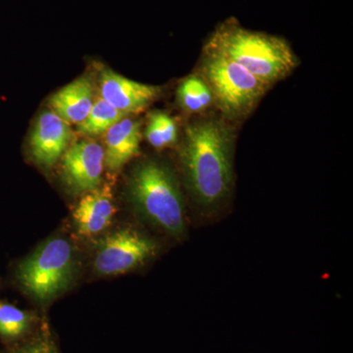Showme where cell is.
I'll return each instance as SVG.
<instances>
[{"instance_id":"obj_1","label":"cell","mask_w":353,"mask_h":353,"mask_svg":"<svg viewBox=\"0 0 353 353\" xmlns=\"http://www.w3.org/2000/svg\"><path fill=\"white\" fill-rule=\"evenodd\" d=\"M182 162L194 201L215 208L226 199L233 183V138L219 121L194 123L185 131Z\"/></svg>"},{"instance_id":"obj_2","label":"cell","mask_w":353,"mask_h":353,"mask_svg":"<svg viewBox=\"0 0 353 353\" xmlns=\"http://www.w3.org/2000/svg\"><path fill=\"white\" fill-rule=\"evenodd\" d=\"M206 48L234 60L267 85L285 78L296 65L285 39L248 31L234 19L217 28Z\"/></svg>"},{"instance_id":"obj_3","label":"cell","mask_w":353,"mask_h":353,"mask_svg":"<svg viewBox=\"0 0 353 353\" xmlns=\"http://www.w3.org/2000/svg\"><path fill=\"white\" fill-rule=\"evenodd\" d=\"M129 190L132 203L148 222L171 236H183L187 220L182 192L166 166L155 161L139 164Z\"/></svg>"},{"instance_id":"obj_4","label":"cell","mask_w":353,"mask_h":353,"mask_svg":"<svg viewBox=\"0 0 353 353\" xmlns=\"http://www.w3.org/2000/svg\"><path fill=\"white\" fill-rule=\"evenodd\" d=\"M76 267L72 243L67 239L53 238L18 265L16 279L26 294L46 303L71 285Z\"/></svg>"},{"instance_id":"obj_5","label":"cell","mask_w":353,"mask_h":353,"mask_svg":"<svg viewBox=\"0 0 353 353\" xmlns=\"http://www.w3.org/2000/svg\"><path fill=\"white\" fill-rule=\"evenodd\" d=\"M206 52L202 69L218 105L233 117L245 115L269 85L225 55L208 48Z\"/></svg>"},{"instance_id":"obj_6","label":"cell","mask_w":353,"mask_h":353,"mask_svg":"<svg viewBox=\"0 0 353 353\" xmlns=\"http://www.w3.org/2000/svg\"><path fill=\"white\" fill-rule=\"evenodd\" d=\"M154 241L132 229H123L102 239L94 260L101 275H119L134 270L154 256Z\"/></svg>"},{"instance_id":"obj_7","label":"cell","mask_w":353,"mask_h":353,"mask_svg":"<svg viewBox=\"0 0 353 353\" xmlns=\"http://www.w3.org/2000/svg\"><path fill=\"white\" fill-rule=\"evenodd\" d=\"M103 148L95 141H83L67 148L62 157L65 182L76 192H88L101 185L103 172Z\"/></svg>"},{"instance_id":"obj_8","label":"cell","mask_w":353,"mask_h":353,"mask_svg":"<svg viewBox=\"0 0 353 353\" xmlns=\"http://www.w3.org/2000/svg\"><path fill=\"white\" fill-rule=\"evenodd\" d=\"M71 138L72 131L68 123L57 113L48 111L41 114L30 138V148L34 161L46 168L53 166L63 157Z\"/></svg>"},{"instance_id":"obj_9","label":"cell","mask_w":353,"mask_h":353,"mask_svg":"<svg viewBox=\"0 0 353 353\" xmlns=\"http://www.w3.org/2000/svg\"><path fill=\"white\" fill-rule=\"evenodd\" d=\"M99 92L103 101L129 115L150 105L159 95L160 88L134 82L106 69L101 72Z\"/></svg>"},{"instance_id":"obj_10","label":"cell","mask_w":353,"mask_h":353,"mask_svg":"<svg viewBox=\"0 0 353 353\" xmlns=\"http://www.w3.org/2000/svg\"><path fill=\"white\" fill-rule=\"evenodd\" d=\"M115 213L110 188L90 190L81 199L74 210L77 231L83 236L101 233L109 226Z\"/></svg>"},{"instance_id":"obj_11","label":"cell","mask_w":353,"mask_h":353,"mask_svg":"<svg viewBox=\"0 0 353 353\" xmlns=\"http://www.w3.org/2000/svg\"><path fill=\"white\" fill-rule=\"evenodd\" d=\"M105 159L110 171H118L139 153L141 141V124L124 117L105 132Z\"/></svg>"},{"instance_id":"obj_12","label":"cell","mask_w":353,"mask_h":353,"mask_svg":"<svg viewBox=\"0 0 353 353\" xmlns=\"http://www.w3.org/2000/svg\"><path fill=\"white\" fill-rule=\"evenodd\" d=\"M94 88L90 79L83 77L65 85L50 97L53 112L68 124H80L94 104Z\"/></svg>"},{"instance_id":"obj_13","label":"cell","mask_w":353,"mask_h":353,"mask_svg":"<svg viewBox=\"0 0 353 353\" xmlns=\"http://www.w3.org/2000/svg\"><path fill=\"white\" fill-rule=\"evenodd\" d=\"M37 318L29 311L0 301V341L6 348L20 345L32 336Z\"/></svg>"},{"instance_id":"obj_14","label":"cell","mask_w":353,"mask_h":353,"mask_svg":"<svg viewBox=\"0 0 353 353\" xmlns=\"http://www.w3.org/2000/svg\"><path fill=\"white\" fill-rule=\"evenodd\" d=\"M126 116L128 114L114 108L99 97L92 104L87 118L78 124V132L85 137L99 136Z\"/></svg>"},{"instance_id":"obj_15","label":"cell","mask_w":353,"mask_h":353,"mask_svg":"<svg viewBox=\"0 0 353 353\" xmlns=\"http://www.w3.org/2000/svg\"><path fill=\"white\" fill-rule=\"evenodd\" d=\"M181 105L190 112H199L210 105L213 94L203 79L196 76L185 79L178 90Z\"/></svg>"},{"instance_id":"obj_16","label":"cell","mask_w":353,"mask_h":353,"mask_svg":"<svg viewBox=\"0 0 353 353\" xmlns=\"http://www.w3.org/2000/svg\"><path fill=\"white\" fill-rule=\"evenodd\" d=\"M0 353H59L48 327H41L31 338L13 347L6 348Z\"/></svg>"},{"instance_id":"obj_17","label":"cell","mask_w":353,"mask_h":353,"mask_svg":"<svg viewBox=\"0 0 353 353\" xmlns=\"http://www.w3.org/2000/svg\"><path fill=\"white\" fill-rule=\"evenodd\" d=\"M150 116L157 122L158 129L164 139L165 145H173L178 137V131H176V123L174 122V120L170 116L162 112H154Z\"/></svg>"}]
</instances>
